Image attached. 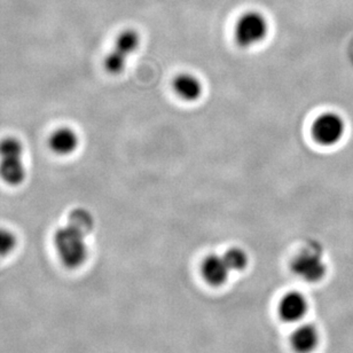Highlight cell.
<instances>
[{
  "label": "cell",
  "instance_id": "obj_1",
  "mask_svg": "<svg viewBox=\"0 0 353 353\" xmlns=\"http://www.w3.org/2000/svg\"><path fill=\"white\" fill-rule=\"evenodd\" d=\"M88 234L74 225L67 224L57 228L53 234V245L59 261L68 270H77L88 262L90 256Z\"/></svg>",
  "mask_w": 353,
  "mask_h": 353
},
{
  "label": "cell",
  "instance_id": "obj_2",
  "mask_svg": "<svg viewBox=\"0 0 353 353\" xmlns=\"http://www.w3.org/2000/svg\"><path fill=\"white\" fill-rule=\"evenodd\" d=\"M24 146L17 137L0 139V179L8 186H20L27 178L23 162Z\"/></svg>",
  "mask_w": 353,
  "mask_h": 353
},
{
  "label": "cell",
  "instance_id": "obj_3",
  "mask_svg": "<svg viewBox=\"0 0 353 353\" xmlns=\"http://www.w3.org/2000/svg\"><path fill=\"white\" fill-rule=\"evenodd\" d=\"M140 36L136 30L129 29L119 34L115 46L105 58V68L109 74L119 75L124 72L129 57L138 50Z\"/></svg>",
  "mask_w": 353,
  "mask_h": 353
},
{
  "label": "cell",
  "instance_id": "obj_4",
  "mask_svg": "<svg viewBox=\"0 0 353 353\" xmlns=\"http://www.w3.org/2000/svg\"><path fill=\"white\" fill-rule=\"evenodd\" d=\"M268 23L266 17L259 12H247L235 26V39L242 48H250L264 41L268 36Z\"/></svg>",
  "mask_w": 353,
  "mask_h": 353
},
{
  "label": "cell",
  "instance_id": "obj_5",
  "mask_svg": "<svg viewBox=\"0 0 353 353\" xmlns=\"http://www.w3.org/2000/svg\"><path fill=\"white\" fill-rule=\"evenodd\" d=\"M311 132L316 143L323 146H334L343 138L345 122L336 112H326L314 121Z\"/></svg>",
  "mask_w": 353,
  "mask_h": 353
},
{
  "label": "cell",
  "instance_id": "obj_6",
  "mask_svg": "<svg viewBox=\"0 0 353 353\" xmlns=\"http://www.w3.org/2000/svg\"><path fill=\"white\" fill-rule=\"evenodd\" d=\"M292 271L307 282H318L326 275L327 266L319 249H306L292 262Z\"/></svg>",
  "mask_w": 353,
  "mask_h": 353
},
{
  "label": "cell",
  "instance_id": "obj_7",
  "mask_svg": "<svg viewBox=\"0 0 353 353\" xmlns=\"http://www.w3.org/2000/svg\"><path fill=\"white\" fill-rule=\"evenodd\" d=\"M48 148L59 157H69L79 150V137L69 126H60L48 137Z\"/></svg>",
  "mask_w": 353,
  "mask_h": 353
},
{
  "label": "cell",
  "instance_id": "obj_8",
  "mask_svg": "<svg viewBox=\"0 0 353 353\" xmlns=\"http://www.w3.org/2000/svg\"><path fill=\"white\" fill-rule=\"evenodd\" d=\"M307 301L303 294L290 292L282 297L279 304V313L285 321L296 323L302 319L307 312Z\"/></svg>",
  "mask_w": 353,
  "mask_h": 353
},
{
  "label": "cell",
  "instance_id": "obj_9",
  "mask_svg": "<svg viewBox=\"0 0 353 353\" xmlns=\"http://www.w3.org/2000/svg\"><path fill=\"white\" fill-rule=\"evenodd\" d=\"M230 272L231 270L225 262L224 256H208L202 264V275L204 280L212 285H221L225 283Z\"/></svg>",
  "mask_w": 353,
  "mask_h": 353
},
{
  "label": "cell",
  "instance_id": "obj_10",
  "mask_svg": "<svg viewBox=\"0 0 353 353\" xmlns=\"http://www.w3.org/2000/svg\"><path fill=\"white\" fill-rule=\"evenodd\" d=\"M319 343V332L313 325H302L294 332L292 344L299 353L312 352Z\"/></svg>",
  "mask_w": 353,
  "mask_h": 353
},
{
  "label": "cell",
  "instance_id": "obj_11",
  "mask_svg": "<svg viewBox=\"0 0 353 353\" xmlns=\"http://www.w3.org/2000/svg\"><path fill=\"white\" fill-rule=\"evenodd\" d=\"M176 94L185 101H196L203 93V85L200 79L192 74H181L174 82Z\"/></svg>",
  "mask_w": 353,
  "mask_h": 353
},
{
  "label": "cell",
  "instance_id": "obj_12",
  "mask_svg": "<svg viewBox=\"0 0 353 353\" xmlns=\"http://www.w3.org/2000/svg\"><path fill=\"white\" fill-rule=\"evenodd\" d=\"M69 224L74 225L86 234H90L94 228V221L92 217L91 212L84 208H75L68 214Z\"/></svg>",
  "mask_w": 353,
  "mask_h": 353
},
{
  "label": "cell",
  "instance_id": "obj_13",
  "mask_svg": "<svg viewBox=\"0 0 353 353\" xmlns=\"http://www.w3.org/2000/svg\"><path fill=\"white\" fill-rule=\"evenodd\" d=\"M19 245L17 234L10 228L0 226V259H5L12 255Z\"/></svg>",
  "mask_w": 353,
  "mask_h": 353
},
{
  "label": "cell",
  "instance_id": "obj_14",
  "mask_svg": "<svg viewBox=\"0 0 353 353\" xmlns=\"http://www.w3.org/2000/svg\"><path fill=\"white\" fill-rule=\"evenodd\" d=\"M224 259L231 271H242L248 265V256L240 248L230 249L225 254Z\"/></svg>",
  "mask_w": 353,
  "mask_h": 353
}]
</instances>
